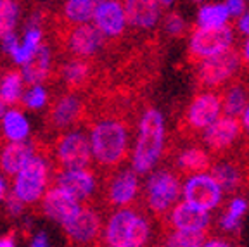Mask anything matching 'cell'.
<instances>
[{
	"label": "cell",
	"mask_w": 249,
	"mask_h": 247,
	"mask_svg": "<svg viewBox=\"0 0 249 247\" xmlns=\"http://www.w3.org/2000/svg\"><path fill=\"white\" fill-rule=\"evenodd\" d=\"M164 147V120L158 109H147L139 123V137L132 154V168L139 175L154 170Z\"/></svg>",
	"instance_id": "cell-1"
},
{
	"label": "cell",
	"mask_w": 249,
	"mask_h": 247,
	"mask_svg": "<svg viewBox=\"0 0 249 247\" xmlns=\"http://www.w3.org/2000/svg\"><path fill=\"white\" fill-rule=\"evenodd\" d=\"M128 128L120 120H102L90 131L93 159L101 166H118L128 152Z\"/></svg>",
	"instance_id": "cell-2"
},
{
	"label": "cell",
	"mask_w": 249,
	"mask_h": 247,
	"mask_svg": "<svg viewBox=\"0 0 249 247\" xmlns=\"http://www.w3.org/2000/svg\"><path fill=\"white\" fill-rule=\"evenodd\" d=\"M151 235L149 221L133 209L121 208L104 228V244L111 247H140Z\"/></svg>",
	"instance_id": "cell-3"
},
{
	"label": "cell",
	"mask_w": 249,
	"mask_h": 247,
	"mask_svg": "<svg viewBox=\"0 0 249 247\" xmlns=\"http://www.w3.org/2000/svg\"><path fill=\"white\" fill-rule=\"evenodd\" d=\"M180 192H182V185L178 176L168 170H160L147 178L145 201L152 212L163 216L170 211L171 206H175Z\"/></svg>",
	"instance_id": "cell-4"
},
{
	"label": "cell",
	"mask_w": 249,
	"mask_h": 247,
	"mask_svg": "<svg viewBox=\"0 0 249 247\" xmlns=\"http://www.w3.org/2000/svg\"><path fill=\"white\" fill-rule=\"evenodd\" d=\"M239 66H241V55L235 49L229 47L220 54L202 59L197 70V83L206 88H216L237 73Z\"/></svg>",
	"instance_id": "cell-5"
},
{
	"label": "cell",
	"mask_w": 249,
	"mask_h": 247,
	"mask_svg": "<svg viewBox=\"0 0 249 247\" xmlns=\"http://www.w3.org/2000/svg\"><path fill=\"white\" fill-rule=\"evenodd\" d=\"M47 176H49L47 162L43 161L42 156L33 154L30 161L23 166V170L16 175L14 194L24 204L36 202L45 192Z\"/></svg>",
	"instance_id": "cell-6"
},
{
	"label": "cell",
	"mask_w": 249,
	"mask_h": 247,
	"mask_svg": "<svg viewBox=\"0 0 249 247\" xmlns=\"http://www.w3.org/2000/svg\"><path fill=\"white\" fill-rule=\"evenodd\" d=\"M232 40L233 31L229 24L216 28L199 26L189 42V57H191V61H202V59L211 57V55H216L227 51L232 45Z\"/></svg>",
	"instance_id": "cell-7"
},
{
	"label": "cell",
	"mask_w": 249,
	"mask_h": 247,
	"mask_svg": "<svg viewBox=\"0 0 249 247\" xmlns=\"http://www.w3.org/2000/svg\"><path fill=\"white\" fill-rule=\"evenodd\" d=\"M92 143L83 131H70L57 143V159L62 170H83L90 164Z\"/></svg>",
	"instance_id": "cell-8"
},
{
	"label": "cell",
	"mask_w": 249,
	"mask_h": 247,
	"mask_svg": "<svg viewBox=\"0 0 249 247\" xmlns=\"http://www.w3.org/2000/svg\"><path fill=\"white\" fill-rule=\"evenodd\" d=\"M183 199L192 202L194 206H199L202 209L218 208L223 199V189L218 183V180L213 175L206 173H196L187 178L183 185Z\"/></svg>",
	"instance_id": "cell-9"
},
{
	"label": "cell",
	"mask_w": 249,
	"mask_h": 247,
	"mask_svg": "<svg viewBox=\"0 0 249 247\" xmlns=\"http://www.w3.org/2000/svg\"><path fill=\"white\" fill-rule=\"evenodd\" d=\"M62 228L73 244H92L101 233V218L92 208L80 206L73 216L62 223Z\"/></svg>",
	"instance_id": "cell-10"
},
{
	"label": "cell",
	"mask_w": 249,
	"mask_h": 247,
	"mask_svg": "<svg viewBox=\"0 0 249 247\" xmlns=\"http://www.w3.org/2000/svg\"><path fill=\"white\" fill-rule=\"evenodd\" d=\"M223 111V101L216 93L204 92L194 97V101L187 107L185 121L192 130H206L213 121L220 118Z\"/></svg>",
	"instance_id": "cell-11"
},
{
	"label": "cell",
	"mask_w": 249,
	"mask_h": 247,
	"mask_svg": "<svg viewBox=\"0 0 249 247\" xmlns=\"http://www.w3.org/2000/svg\"><path fill=\"white\" fill-rule=\"evenodd\" d=\"M241 135V123L235 116H223L218 118L216 121L210 124L204 130L202 140L206 143V147L213 152L225 151L232 145Z\"/></svg>",
	"instance_id": "cell-12"
},
{
	"label": "cell",
	"mask_w": 249,
	"mask_h": 247,
	"mask_svg": "<svg viewBox=\"0 0 249 247\" xmlns=\"http://www.w3.org/2000/svg\"><path fill=\"white\" fill-rule=\"evenodd\" d=\"M104 33L95 24L82 23L70 31L68 49L76 57H90L104 45Z\"/></svg>",
	"instance_id": "cell-13"
},
{
	"label": "cell",
	"mask_w": 249,
	"mask_h": 247,
	"mask_svg": "<svg viewBox=\"0 0 249 247\" xmlns=\"http://www.w3.org/2000/svg\"><path fill=\"white\" fill-rule=\"evenodd\" d=\"M171 227L177 230H196V232H206L211 225V216L208 209L194 206L192 202L183 201L173 206L170 214Z\"/></svg>",
	"instance_id": "cell-14"
},
{
	"label": "cell",
	"mask_w": 249,
	"mask_h": 247,
	"mask_svg": "<svg viewBox=\"0 0 249 247\" xmlns=\"http://www.w3.org/2000/svg\"><path fill=\"white\" fill-rule=\"evenodd\" d=\"M93 23L106 36H120L128 24L124 5L120 0H104L93 14Z\"/></svg>",
	"instance_id": "cell-15"
},
{
	"label": "cell",
	"mask_w": 249,
	"mask_h": 247,
	"mask_svg": "<svg viewBox=\"0 0 249 247\" xmlns=\"http://www.w3.org/2000/svg\"><path fill=\"white\" fill-rule=\"evenodd\" d=\"M43 212L51 220L57 221V223H64L68 218H71L74 212L80 209L82 202L78 201L76 197L71 195L68 190H64L62 187H54V189L47 190V194L43 195Z\"/></svg>",
	"instance_id": "cell-16"
},
{
	"label": "cell",
	"mask_w": 249,
	"mask_h": 247,
	"mask_svg": "<svg viewBox=\"0 0 249 247\" xmlns=\"http://www.w3.org/2000/svg\"><path fill=\"white\" fill-rule=\"evenodd\" d=\"M57 185L68 190L80 202H83L90 199V195L95 192L97 180H95L92 171H87V168H83V170H64L57 176Z\"/></svg>",
	"instance_id": "cell-17"
},
{
	"label": "cell",
	"mask_w": 249,
	"mask_h": 247,
	"mask_svg": "<svg viewBox=\"0 0 249 247\" xmlns=\"http://www.w3.org/2000/svg\"><path fill=\"white\" fill-rule=\"evenodd\" d=\"M133 170H121L116 176L111 180L107 189V201L113 206L124 208L135 199L139 192V176Z\"/></svg>",
	"instance_id": "cell-18"
},
{
	"label": "cell",
	"mask_w": 249,
	"mask_h": 247,
	"mask_svg": "<svg viewBox=\"0 0 249 247\" xmlns=\"http://www.w3.org/2000/svg\"><path fill=\"white\" fill-rule=\"evenodd\" d=\"M128 24L140 30H151L160 19L161 4L158 0H124Z\"/></svg>",
	"instance_id": "cell-19"
},
{
	"label": "cell",
	"mask_w": 249,
	"mask_h": 247,
	"mask_svg": "<svg viewBox=\"0 0 249 247\" xmlns=\"http://www.w3.org/2000/svg\"><path fill=\"white\" fill-rule=\"evenodd\" d=\"M33 154H35L33 145L26 140H16V142L9 140V143L0 152V168L9 176H16Z\"/></svg>",
	"instance_id": "cell-20"
},
{
	"label": "cell",
	"mask_w": 249,
	"mask_h": 247,
	"mask_svg": "<svg viewBox=\"0 0 249 247\" xmlns=\"http://www.w3.org/2000/svg\"><path fill=\"white\" fill-rule=\"evenodd\" d=\"M51 70V49L42 43L36 49V52L30 57V61L23 64V76L24 81L30 85H40L49 74Z\"/></svg>",
	"instance_id": "cell-21"
},
{
	"label": "cell",
	"mask_w": 249,
	"mask_h": 247,
	"mask_svg": "<svg viewBox=\"0 0 249 247\" xmlns=\"http://www.w3.org/2000/svg\"><path fill=\"white\" fill-rule=\"evenodd\" d=\"M80 112H82V101L76 95H64L52 106L51 120L55 128H66L78 120Z\"/></svg>",
	"instance_id": "cell-22"
},
{
	"label": "cell",
	"mask_w": 249,
	"mask_h": 247,
	"mask_svg": "<svg viewBox=\"0 0 249 247\" xmlns=\"http://www.w3.org/2000/svg\"><path fill=\"white\" fill-rule=\"evenodd\" d=\"M177 168L182 173H204L211 168L210 156L197 147L185 149L177 156Z\"/></svg>",
	"instance_id": "cell-23"
},
{
	"label": "cell",
	"mask_w": 249,
	"mask_h": 247,
	"mask_svg": "<svg viewBox=\"0 0 249 247\" xmlns=\"http://www.w3.org/2000/svg\"><path fill=\"white\" fill-rule=\"evenodd\" d=\"M104 0H66L64 4V18L73 24L89 23Z\"/></svg>",
	"instance_id": "cell-24"
},
{
	"label": "cell",
	"mask_w": 249,
	"mask_h": 247,
	"mask_svg": "<svg viewBox=\"0 0 249 247\" xmlns=\"http://www.w3.org/2000/svg\"><path fill=\"white\" fill-rule=\"evenodd\" d=\"M211 175L222 185L223 192L233 194L242 185V173L233 162H218L211 168Z\"/></svg>",
	"instance_id": "cell-25"
},
{
	"label": "cell",
	"mask_w": 249,
	"mask_h": 247,
	"mask_svg": "<svg viewBox=\"0 0 249 247\" xmlns=\"http://www.w3.org/2000/svg\"><path fill=\"white\" fill-rule=\"evenodd\" d=\"M2 126H4V135L7 140H26L30 135V123L24 118V114L19 109H11L2 118Z\"/></svg>",
	"instance_id": "cell-26"
},
{
	"label": "cell",
	"mask_w": 249,
	"mask_h": 247,
	"mask_svg": "<svg viewBox=\"0 0 249 247\" xmlns=\"http://www.w3.org/2000/svg\"><path fill=\"white\" fill-rule=\"evenodd\" d=\"M40 45H42V30H40V26H28L26 31H24L23 43L16 47L11 57L14 59L16 64L23 66L24 62L30 61V57L35 54Z\"/></svg>",
	"instance_id": "cell-27"
},
{
	"label": "cell",
	"mask_w": 249,
	"mask_h": 247,
	"mask_svg": "<svg viewBox=\"0 0 249 247\" xmlns=\"http://www.w3.org/2000/svg\"><path fill=\"white\" fill-rule=\"evenodd\" d=\"M230 18V11L227 4H211L201 7L197 14V23L202 28H216L227 24Z\"/></svg>",
	"instance_id": "cell-28"
},
{
	"label": "cell",
	"mask_w": 249,
	"mask_h": 247,
	"mask_svg": "<svg viewBox=\"0 0 249 247\" xmlns=\"http://www.w3.org/2000/svg\"><path fill=\"white\" fill-rule=\"evenodd\" d=\"M223 101V112L227 116H235L242 114L248 106V88L244 85H233L227 90Z\"/></svg>",
	"instance_id": "cell-29"
},
{
	"label": "cell",
	"mask_w": 249,
	"mask_h": 247,
	"mask_svg": "<svg viewBox=\"0 0 249 247\" xmlns=\"http://www.w3.org/2000/svg\"><path fill=\"white\" fill-rule=\"evenodd\" d=\"M23 71H7L0 81V97L4 99L9 104H16L19 101L21 97V90H23Z\"/></svg>",
	"instance_id": "cell-30"
},
{
	"label": "cell",
	"mask_w": 249,
	"mask_h": 247,
	"mask_svg": "<svg viewBox=\"0 0 249 247\" xmlns=\"http://www.w3.org/2000/svg\"><path fill=\"white\" fill-rule=\"evenodd\" d=\"M206 232H196V230H177L171 232L166 239V246L173 247H199L206 246Z\"/></svg>",
	"instance_id": "cell-31"
},
{
	"label": "cell",
	"mask_w": 249,
	"mask_h": 247,
	"mask_svg": "<svg viewBox=\"0 0 249 247\" xmlns=\"http://www.w3.org/2000/svg\"><path fill=\"white\" fill-rule=\"evenodd\" d=\"M19 18V7L16 0H0V40L12 33Z\"/></svg>",
	"instance_id": "cell-32"
},
{
	"label": "cell",
	"mask_w": 249,
	"mask_h": 247,
	"mask_svg": "<svg viewBox=\"0 0 249 247\" xmlns=\"http://www.w3.org/2000/svg\"><path fill=\"white\" fill-rule=\"evenodd\" d=\"M89 66L85 64L83 61H71L70 64L64 66L62 70V76H64V81L71 88H78L82 87L87 80H89Z\"/></svg>",
	"instance_id": "cell-33"
},
{
	"label": "cell",
	"mask_w": 249,
	"mask_h": 247,
	"mask_svg": "<svg viewBox=\"0 0 249 247\" xmlns=\"http://www.w3.org/2000/svg\"><path fill=\"white\" fill-rule=\"evenodd\" d=\"M23 104L30 109H40L47 104V92L42 85H31V88L23 95Z\"/></svg>",
	"instance_id": "cell-34"
},
{
	"label": "cell",
	"mask_w": 249,
	"mask_h": 247,
	"mask_svg": "<svg viewBox=\"0 0 249 247\" xmlns=\"http://www.w3.org/2000/svg\"><path fill=\"white\" fill-rule=\"evenodd\" d=\"M164 30L171 36H182L185 31V23L178 14H168L164 21Z\"/></svg>",
	"instance_id": "cell-35"
},
{
	"label": "cell",
	"mask_w": 249,
	"mask_h": 247,
	"mask_svg": "<svg viewBox=\"0 0 249 247\" xmlns=\"http://www.w3.org/2000/svg\"><path fill=\"white\" fill-rule=\"evenodd\" d=\"M23 206L24 202L14 192H11L5 197V209H7V212L11 216H19L21 212H23Z\"/></svg>",
	"instance_id": "cell-36"
},
{
	"label": "cell",
	"mask_w": 249,
	"mask_h": 247,
	"mask_svg": "<svg viewBox=\"0 0 249 247\" xmlns=\"http://www.w3.org/2000/svg\"><path fill=\"white\" fill-rule=\"evenodd\" d=\"M239 225H241V218L235 216V214H232V212H229V211L223 214L222 221H220V227H222L223 230H227V232H233V230H237Z\"/></svg>",
	"instance_id": "cell-37"
},
{
	"label": "cell",
	"mask_w": 249,
	"mask_h": 247,
	"mask_svg": "<svg viewBox=\"0 0 249 247\" xmlns=\"http://www.w3.org/2000/svg\"><path fill=\"white\" fill-rule=\"evenodd\" d=\"M229 212H232V214H235V216L241 218L242 214H244L246 211H248V202L244 201V199H232L229 204V209H227Z\"/></svg>",
	"instance_id": "cell-38"
},
{
	"label": "cell",
	"mask_w": 249,
	"mask_h": 247,
	"mask_svg": "<svg viewBox=\"0 0 249 247\" xmlns=\"http://www.w3.org/2000/svg\"><path fill=\"white\" fill-rule=\"evenodd\" d=\"M225 4L230 11V16H233V18H239V16L244 14L246 0H227Z\"/></svg>",
	"instance_id": "cell-39"
},
{
	"label": "cell",
	"mask_w": 249,
	"mask_h": 247,
	"mask_svg": "<svg viewBox=\"0 0 249 247\" xmlns=\"http://www.w3.org/2000/svg\"><path fill=\"white\" fill-rule=\"evenodd\" d=\"M2 42V49H4V52H7L9 55L14 52V49L18 45H19V42H18V36L14 35V31L12 33H9V35H5L4 38L0 40Z\"/></svg>",
	"instance_id": "cell-40"
},
{
	"label": "cell",
	"mask_w": 249,
	"mask_h": 247,
	"mask_svg": "<svg viewBox=\"0 0 249 247\" xmlns=\"http://www.w3.org/2000/svg\"><path fill=\"white\" fill-rule=\"evenodd\" d=\"M31 246L35 247H47L49 246V237H47L45 232H38L35 237H33V240H31Z\"/></svg>",
	"instance_id": "cell-41"
},
{
	"label": "cell",
	"mask_w": 249,
	"mask_h": 247,
	"mask_svg": "<svg viewBox=\"0 0 249 247\" xmlns=\"http://www.w3.org/2000/svg\"><path fill=\"white\" fill-rule=\"evenodd\" d=\"M16 246V233L9 232L7 235L0 237V247H12Z\"/></svg>",
	"instance_id": "cell-42"
},
{
	"label": "cell",
	"mask_w": 249,
	"mask_h": 247,
	"mask_svg": "<svg viewBox=\"0 0 249 247\" xmlns=\"http://www.w3.org/2000/svg\"><path fill=\"white\" fill-rule=\"evenodd\" d=\"M239 30H241V33H244V35H249V11L242 14L241 21H239Z\"/></svg>",
	"instance_id": "cell-43"
},
{
	"label": "cell",
	"mask_w": 249,
	"mask_h": 247,
	"mask_svg": "<svg viewBox=\"0 0 249 247\" xmlns=\"http://www.w3.org/2000/svg\"><path fill=\"white\" fill-rule=\"evenodd\" d=\"M242 128H244V131L249 135V104L246 106L244 112H242Z\"/></svg>",
	"instance_id": "cell-44"
},
{
	"label": "cell",
	"mask_w": 249,
	"mask_h": 247,
	"mask_svg": "<svg viewBox=\"0 0 249 247\" xmlns=\"http://www.w3.org/2000/svg\"><path fill=\"white\" fill-rule=\"evenodd\" d=\"M230 246V242L225 240H206V247H227Z\"/></svg>",
	"instance_id": "cell-45"
},
{
	"label": "cell",
	"mask_w": 249,
	"mask_h": 247,
	"mask_svg": "<svg viewBox=\"0 0 249 247\" xmlns=\"http://www.w3.org/2000/svg\"><path fill=\"white\" fill-rule=\"evenodd\" d=\"M7 106H9V102H5L4 99H2V97H0V120H2V118L5 116V114H7Z\"/></svg>",
	"instance_id": "cell-46"
},
{
	"label": "cell",
	"mask_w": 249,
	"mask_h": 247,
	"mask_svg": "<svg viewBox=\"0 0 249 247\" xmlns=\"http://www.w3.org/2000/svg\"><path fill=\"white\" fill-rule=\"evenodd\" d=\"M242 59H244L246 62H249V38H248V42L244 43V51H242Z\"/></svg>",
	"instance_id": "cell-47"
},
{
	"label": "cell",
	"mask_w": 249,
	"mask_h": 247,
	"mask_svg": "<svg viewBox=\"0 0 249 247\" xmlns=\"http://www.w3.org/2000/svg\"><path fill=\"white\" fill-rule=\"evenodd\" d=\"M5 197V182H4V178L0 176V201Z\"/></svg>",
	"instance_id": "cell-48"
},
{
	"label": "cell",
	"mask_w": 249,
	"mask_h": 247,
	"mask_svg": "<svg viewBox=\"0 0 249 247\" xmlns=\"http://www.w3.org/2000/svg\"><path fill=\"white\" fill-rule=\"evenodd\" d=\"M161 4V7H170L171 4H173V0H158Z\"/></svg>",
	"instance_id": "cell-49"
},
{
	"label": "cell",
	"mask_w": 249,
	"mask_h": 247,
	"mask_svg": "<svg viewBox=\"0 0 249 247\" xmlns=\"http://www.w3.org/2000/svg\"><path fill=\"white\" fill-rule=\"evenodd\" d=\"M197 2H199V0H197Z\"/></svg>",
	"instance_id": "cell-50"
}]
</instances>
